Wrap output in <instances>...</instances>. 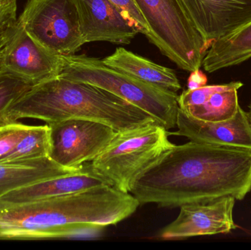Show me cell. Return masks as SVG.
Listing matches in <instances>:
<instances>
[{
	"mask_svg": "<svg viewBox=\"0 0 251 250\" xmlns=\"http://www.w3.org/2000/svg\"><path fill=\"white\" fill-rule=\"evenodd\" d=\"M29 128L17 121L0 125V162L10 155Z\"/></svg>",
	"mask_w": 251,
	"mask_h": 250,
	"instance_id": "22",
	"label": "cell"
},
{
	"mask_svg": "<svg viewBox=\"0 0 251 250\" xmlns=\"http://www.w3.org/2000/svg\"><path fill=\"white\" fill-rule=\"evenodd\" d=\"M120 10L126 19L132 24L139 32L146 35L151 41V35L144 18L137 8L134 0H110Z\"/></svg>",
	"mask_w": 251,
	"mask_h": 250,
	"instance_id": "23",
	"label": "cell"
},
{
	"mask_svg": "<svg viewBox=\"0 0 251 250\" xmlns=\"http://www.w3.org/2000/svg\"><path fill=\"white\" fill-rule=\"evenodd\" d=\"M50 152V129L49 125L29 126L26 133L4 161L36 159L49 157Z\"/></svg>",
	"mask_w": 251,
	"mask_h": 250,
	"instance_id": "19",
	"label": "cell"
},
{
	"mask_svg": "<svg viewBox=\"0 0 251 250\" xmlns=\"http://www.w3.org/2000/svg\"><path fill=\"white\" fill-rule=\"evenodd\" d=\"M209 45L251 20V0H181Z\"/></svg>",
	"mask_w": 251,
	"mask_h": 250,
	"instance_id": "11",
	"label": "cell"
},
{
	"mask_svg": "<svg viewBox=\"0 0 251 250\" xmlns=\"http://www.w3.org/2000/svg\"><path fill=\"white\" fill-rule=\"evenodd\" d=\"M249 117H250V120H251V104H249Z\"/></svg>",
	"mask_w": 251,
	"mask_h": 250,
	"instance_id": "25",
	"label": "cell"
},
{
	"mask_svg": "<svg viewBox=\"0 0 251 250\" xmlns=\"http://www.w3.org/2000/svg\"><path fill=\"white\" fill-rule=\"evenodd\" d=\"M23 118L38 119L47 124L85 119L104 123L116 132L159 123L146 112L105 90L60 75L33 85L6 110L0 125Z\"/></svg>",
	"mask_w": 251,
	"mask_h": 250,
	"instance_id": "3",
	"label": "cell"
},
{
	"mask_svg": "<svg viewBox=\"0 0 251 250\" xmlns=\"http://www.w3.org/2000/svg\"><path fill=\"white\" fill-rule=\"evenodd\" d=\"M105 185L110 184L86 163L76 173L41 181L8 192L0 197V207L66 196Z\"/></svg>",
	"mask_w": 251,
	"mask_h": 250,
	"instance_id": "15",
	"label": "cell"
},
{
	"mask_svg": "<svg viewBox=\"0 0 251 250\" xmlns=\"http://www.w3.org/2000/svg\"><path fill=\"white\" fill-rule=\"evenodd\" d=\"M190 76L187 80V88L188 90H196L205 86L207 83V77L200 70V68L190 72Z\"/></svg>",
	"mask_w": 251,
	"mask_h": 250,
	"instance_id": "24",
	"label": "cell"
},
{
	"mask_svg": "<svg viewBox=\"0 0 251 250\" xmlns=\"http://www.w3.org/2000/svg\"><path fill=\"white\" fill-rule=\"evenodd\" d=\"M61 67V56L38 44L19 22L0 58V70L35 85L58 76Z\"/></svg>",
	"mask_w": 251,
	"mask_h": 250,
	"instance_id": "10",
	"label": "cell"
},
{
	"mask_svg": "<svg viewBox=\"0 0 251 250\" xmlns=\"http://www.w3.org/2000/svg\"><path fill=\"white\" fill-rule=\"evenodd\" d=\"M177 130L169 135L185 136L192 142L251 151V123L249 113L239 107L233 118L226 121L198 120L178 109Z\"/></svg>",
	"mask_w": 251,
	"mask_h": 250,
	"instance_id": "12",
	"label": "cell"
},
{
	"mask_svg": "<svg viewBox=\"0 0 251 250\" xmlns=\"http://www.w3.org/2000/svg\"><path fill=\"white\" fill-rule=\"evenodd\" d=\"M32 86L21 78L0 70V118L9 107Z\"/></svg>",
	"mask_w": 251,
	"mask_h": 250,
	"instance_id": "20",
	"label": "cell"
},
{
	"mask_svg": "<svg viewBox=\"0 0 251 250\" xmlns=\"http://www.w3.org/2000/svg\"><path fill=\"white\" fill-rule=\"evenodd\" d=\"M102 62L112 68L159 88L176 92L181 88L174 70L156 64L122 47L116 48L113 54L102 59Z\"/></svg>",
	"mask_w": 251,
	"mask_h": 250,
	"instance_id": "17",
	"label": "cell"
},
{
	"mask_svg": "<svg viewBox=\"0 0 251 250\" xmlns=\"http://www.w3.org/2000/svg\"><path fill=\"white\" fill-rule=\"evenodd\" d=\"M19 22L38 44L59 56L84 45L74 0H28Z\"/></svg>",
	"mask_w": 251,
	"mask_h": 250,
	"instance_id": "7",
	"label": "cell"
},
{
	"mask_svg": "<svg viewBox=\"0 0 251 250\" xmlns=\"http://www.w3.org/2000/svg\"><path fill=\"white\" fill-rule=\"evenodd\" d=\"M50 158L62 167L76 169L98 157L117 132L107 125L85 119H69L48 124Z\"/></svg>",
	"mask_w": 251,
	"mask_h": 250,
	"instance_id": "8",
	"label": "cell"
},
{
	"mask_svg": "<svg viewBox=\"0 0 251 250\" xmlns=\"http://www.w3.org/2000/svg\"><path fill=\"white\" fill-rule=\"evenodd\" d=\"M84 166V165H83ZM62 167L49 157L25 161L0 162V197L26 185L76 173L82 167Z\"/></svg>",
	"mask_w": 251,
	"mask_h": 250,
	"instance_id": "16",
	"label": "cell"
},
{
	"mask_svg": "<svg viewBox=\"0 0 251 250\" xmlns=\"http://www.w3.org/2000/svg\"><path fill=\"white\" fill-rule=\"evenodd\" d=\"M243 86L242 82H233L187 89L178 95V106L186 114L198 120L226 121L233 118L238 111L237 91Z\"/></svg>",
	"mask_w": 251,
	"mask_h": 250,
	"instance_id": "14",
	"label": "cell"
},
{
	"mask_svg": "<svg viewBox=\"0 0 251 250\" xmlns=\"http://www.w3.org/2000/svg\"><path fill=\"white\" fill-rule=\"evenodd\" d=\"M235 201L233 197H226L181 205L177 218L164 227L158 237L162 240H179L230 233L237 228L233 218Z\"/></svg>",
	"mask_w": 251,
	"mask_h": 250,
	"instance_id": "9",
	"label": "cell"
},
{
	"mask_svg": "<svg viewBox=\"0 0 251 250\" xmlns=\"http://www.w3.org/2000/svg\"><path fill=\"white\" fill-rule=\"evenodd\" d=\"M251 191V151L190 142L175 145L146 170L130 193L162 208L206 203Z\"/></svg>",
	"mask_w": 251,
	"mask_h": 250,
	"instance_id": "1",
	"label": "cell"
},
{
	"mask_svg": "<svg viewBox=\"0 0 251 250\" xmlns=\"http://www.w3.org/2000/svg\"><path fill=\"white\" fill-rule=\"evenodd\" d=\"M60 76L105 90L147 113L167 130L176 126L178 94L109 67L102 60L82 55L61 56Z\"/></svg>",
	"mask_w": 251,
	"mask_h": 250,
	"instance_id": "4",
	"label": "cell"
},
{
	"mask_svg": "<svg viewBox=\"0 0 251 250\" xmlns=\"http://www.w3.org/2000/svg\"><path fill=\"white\" fill-rule=\"evenodd\" d=\"M132 195L110 185L66 196L0 207V239L95 237L138 208Z\"/></svg>",
	"mask_w": 251,
	"mask_h": 250,
	"instance_id": "2",
	"label": "cell"
},
{
	"mask_svg": "<svg viewBox=\"0 0 251 250\" xmlns=\"http://www.w3.org/2000/svg\"><path fill=\"white\" fill-rule=\"evenodd\" d=\"M151 35V42L178 68H200L210 45L181 0H134Z\"/></svg>",
	"mask_w": 251,
	"mask_h": 250,
	"instance_id": "6",
	"label": "cell"
},
{
	"mask_svg": "<svg viewBox=\"0 0 251 250\" xmlns=\"http://www.w3.org/2000/svg\"><path fill=\"white\" fill-rule=\"evenodd\" d=\"M84 44L106 41L128 44L138 30L110 0H74Z\"/></svg>",
	"mask_w": 251,
	"mask_h": 250,
	"instance_id": "13",
	"label": "cell"
},
{
	"mask_svg": "<svg viewBox=\"0 0 251 250\" xmlns=\"http://www.w3.org/2000/svg\"><path fill=\"white\" fill-rule=\"evenodd\" d=\"M17 0H0V58L17 29Z\"/></svg>",
	"mask_w": 251,
	"mask_h": 250,
	"instance_id": "21",
	"label": "cell"
},
{
	"mask_svg": "<svg viewBox=\"0 0 251 250\" xmlns=\"http://www.w3.org/2000/svg\"><path fill=\"white\" fill-rule=\"evenodd\" d=\"M251 57V20L229 35L215 41L202 62L205 70L212 73L237 66Z\"/></svg>",
	"mask_w": 251,
	"mask_h": 250,
	"instance_id": "18",
	"label": "cell"
},
{
	"mask_svg": "<svg viewBox=\"0 0 251 250\" xmlns=\"http://www.w3.org/2000/svg\"><path fill=\"white\" fill-rule=\"evenodd\" d=\"M168 136L159 123L117 132L90 166L110 186L129 193L136 181L172 149Z\"/></svg>",
	"mask_w": 251,
	"mask_h": 250,
	"instance_id": "5",
	"label": "cell"
}]
</instances>
